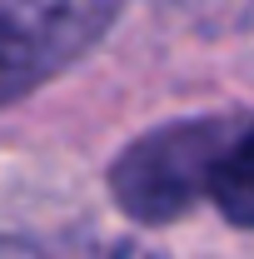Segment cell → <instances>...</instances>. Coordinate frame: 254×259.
I'll return each instance as SVG.
<instances>
[{
    "label": "cell",
    "mask_w": 254,
    "mask_h": 259,
    "mask_svg": "<svg viewBox=\"0 0 254 259\" xmlns=\"http://www.w3.org/2000/svg\"><path fill=\"white\" fill-rule=\"evenodd\" d=\"M125 0H0V105L25 100L115 25Z\"/></svg>",
    "instance_id": "7a4b0ae2"
},
{
    "label": "cell",
    "mask_w": 254,
    "mask_h": 259,
    "mask_svg": "<svg viewBox=\"0 0 254 259\" xmlns=\"http://www.w3.org/2000/svg\"><path fill=\"white\" fill-rule=\"evenodd\" d=\"M209 199L239 229H254V120H234L220 160L209 169Z\"/></svg>",
    "instance_id": "3957f363"
},
{
    "label": "cell",
    "mask_w": 254,
    "mask_h": 259,
    "mask_svg": "<svg viewBox=\"0 0 254 259\" xmlns=\"http://www.w3.org/2000/svg\"><path fill=\"white\" fill-rule=\"evenodd\" d=\"M234 120H180L140 135L110 164V194L120 199L130 220L170 225L209 194V169L220 160Z\"/></svg>",
    "instance_id": "6da1fadb"
},
{
    "label": "cell",
    "mask_w": 254,
    "mask_h": 259,
    "mask_svg": "<svg viewBox=\"0 0 254 259\" xmlns=\"http://www.w3.org/2000/svg\"><path fill=\"white\" fill-rule=\"evenodd\" d=\"M0 259H45V254L25 239H0Z\"/></svg>",
    "instance_id": "277c9868"
}]
</instances>
